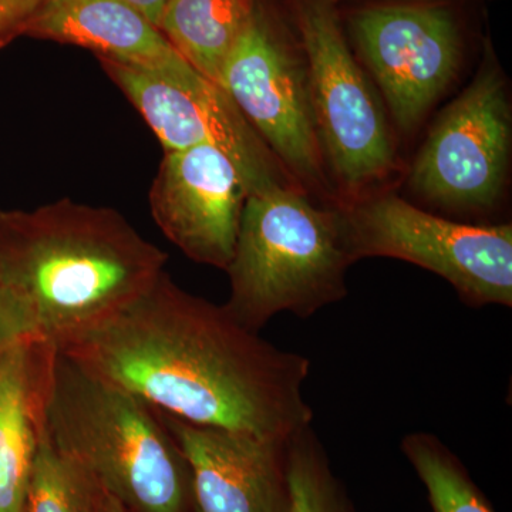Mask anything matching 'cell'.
I'll return each instance as SVG.
<instances>
[{
  "instance_id": "obj_8",
  "label": "cell",
  "mask_w": 512,
  "mask_h": 512,
  "mask_svg": "<svg viewBox=\"0 0 512 512\" xmlns=\"http://www.w3.org/2000/svg\"><path fill=\"white\" fill-rule=\"evenodd\" d=\"M510 153L507 80L488 47L473 82L431 127L410 171V185L447 210H490L503 195Z\"/></svg>"
},
{
  "instance_id": "obj_4",
  "label": "cell",
  "mask_w": 512,
  "mask_h": 512,
  "mask_svg": "<svg viewBox=\"0 0 512 512\" xmlns=\"http://www.w3.org/2000/svg\"><path fill=\"white\" fill-rule=\"evenodd\" d=\"M301 192L278 187L245 201L224 305L254 332L278 313L308 319L348 295L352 262L339 211L315 207Z\"/></svg>"
},
{
  "instance_id": "obj_12",
  "label": "cell",
  "mask_w": 512,
  "mask_h": 512,
  "mask_svg": "<svg viewBox=\"0 0 512 512\" xmlns=\"http://www.w3.org/2000/svg\"><path fill=\"white\" fill-rule=\"evenodd\" d=\"M156 412L190 466L198 512H293L289 440L192 426Z\"/></svg>"
},
{
  "instance_id": "obj_3",
  "label": "cell",
  "mask_w": 512,
  "mask_h": 512,
  "mask_svg": "<svg viewBox=\"0 0 512 512\" xmlns=\"http://www.w3.org/2000/svg\"><path fill=\"white\" fill-rule=\"evenodd\" d=\"M40 431L128 512H198L190 466L153 407L39 342Z\"/></svg>"
},
{
  "instance_id": "obj_16",
  "label": "cell",
  "mask_w": 512,
  "mask_h": 512,
  "mask_svg": "<svg viewBox=\"0 0 512 512\" xmlns=\"http://www.w3.org/2000/svg\"><path fill=\"white\" fill-rule=\"evenodd\" d=\"M404 457L426 488L433 512H497L460 460L431 433L403 437Z\"/></svg>"
},
{
  "instance_id": "obj_13",
  "label": "cell",
  "mask_w": 512,
  "mask_h": 512,
  "mask_svg": "<svg viewBox=\"0 0 512 512\" xmlns=\"http://www.w3.org/2000/svg\"><path fill=\"white\" fill-rule=\"evenodd\" d=\"M26 36L180 82L197 70L127 0H49Z\"/></svg>"
},
{
  "instance_id": "obj_5",
  "label": "cell",
  "mask_w": 512,
  "mask_h": 512,
  "mask_svg": "<svg viewBox=\"0 0 512 512\" xmlns=\"http://www.w3.org/2000/svg\"><path fill=\"white\" fill-rule=\"evenodd\" d=\"M350 262L402 259L446 279L473 308L512 306V227L436 217L397 195L365 198L339 211Z\"/></svg>"
},
{
  "instance_id": "obj_7",
  "label": "cell",
  "mask_w": 512,
  "mask_h": 512,
  "mask_svg": "<svg viewBox=\"0 0 512 512\" xmlns=\"http://www.w3.org/2000/svg\"><path fill=\"white\" fill-rule=\"evenodd\" d=\"M218 84L299 187L328 190L305 60L261 0H255Z\"/></svg>"
},
{
  "instance_id": "obj_17",
  "label": "cell",
  "mask_w": 512,
  "mask_h": 512,
  "mask_svg": "<svg viewBox=\"0 0 512 512\" xmlns=\"http://www.w3.org/2000/svg\"><path fill=\"white\" fill-rule=\"evenodd\" d=\"M101 488L53 448L40 431L20 512H97Z\"/></svg>"
},
{
  "instance_id": "obj_21",
  "label": "cell",
  "mask_w": 512,
  "mask_h": 512,
  "mask_svg": "<svg viewBox=\"0 0 512 512\" xmlns=\"http://www.w3.org/2000/svg\"><path fill=\"white\" fill-rule=\"evenodd\" d=\"M127 2L158 28V22L168 0H127Z\"/></svg>"
},
{
  "instance_id": "obj_20",
  "label": "cell",
  "mask_w": 512,
  "mask_h": 512,
  "mask_svg": "<svg viewBox=\"0 0 512 512\" xmlns=\"http://www.w3.org/2000/svg\"><path fill=\"white\" fill-rule=\"evenodd\" d=\"M49 0H0V49L26 36Z\"/></svg>"
},
{
  "instance_id": "obj_1",
  "label": "cell",
  "mask_w": 512,
  "mask_h": 512,
  "mask_svg": "<svg viewBox=\"0 0 512 512\" xmlns=\"http://www.w3.org/2000/svg\"><path fill=\"white\" fill-rule=\"evenodd\" d=\"M158 412L192 426L291 440L311 427V360L276 348L227 306L167 272L99 329L62 349Z\"/></svg>"
},
{
  "instance_id": "obj_11",
  "label": "cell",
  "mask_w": 512,
  "mask_h": 512,
  "mask_svg": "<svg viewBox=\"0 0 512 512\" xmlns=\"http://www.w3.org/2000/svg\"><path fill=\"white\" fill-rule=\"evenodd\" d=\"M248 190L234 163L212 146L164 153L150 192L151 217L197 264L227 271Z\"/></svg>"
},
{
  "instance_id": "obj_23",
  "label": "cell",
  "mask_w": 512,
  "mask_h": 512,
  "mask_svg": "<svg viewBox=\"0 0 512 512\" xmlns=\"http://www.w3.org/2000/svg\"><path fill=\"white\" fill-rule=\"evenodd\" d=\"M336 2H338V0H336Z\"/></svg>"
},
{
  "instance_id": "obj_15",
  "label": "cell",
  "mask_w": 512,
  "mask_h": 512,
  "mask_svg": "<svg viewBox=\"0 0 512 512\" xmlns=\"http://www.w3.org/2000/svg\"><path fill=\"white\" fill-rule=\"evenodd\" d=\"M254 5L255 0H168L158 30L198 73L218 84Z\"/></svg>"
},
{
  "instance_id": "obj_2",
  "label": "cell",
  "mask_w": 512,
  "mask_h": 512,
  "mask_svg": "<svg viewBox=\"0 0 512 512\" xmlns=\"http://www.w3.org/2000/svg\"><path fill=\"white\" fill-rule=\"evenodd\" d=\"M168 255L109 207L64 198L0 208V278L28 313L37 342L64 349L140 298Z\"/></svg>"
},
{
  "instance_id": "obj_19",
  "label": "cell",
  "mask_w": 512,
  "mask_h": 512,
  "mask_svg": "<svg viewBox=\"0 0 512 512\" xmlns=\"http://www.w3.org/2000/svg\"><path fill=\"white\" fill-rule=\"evenodd\" d=\"M23 340H36L22 303L0 278V355Z\"/></svg>"
},
{
  "instance_id": "obj_22",
  "label": "cell",
  "mask_w": 512,
  "mask_h": 512,
  "mask_svg": "<svg viewBox=\"0 0 512 512\" xmlns=\"http://www.w3.org/2000/svg\"><path fill=\"white\" fill-rule=\"evenodd\" d=\"M97 512H128V510L120 501H117L116 498L111 497L106 491L101 490L99 510H97Z\"/></svg>"
},
{
  "instance_id": "obj_9",
  "label": "cell",
  "mask_w": 512,
  "mask_h": 512,
  "mask_svg": "<svg viewBox=\"0 0 512 512\" xmlns=\"http://www.w3.org/2000/svg\"><path fill=\"white\" fill-rule=\"evenodd\" d=\"M350 33L397 126L414 130L460 70L456 16L440 3H377L350 16Z\"/></svg>"
},
{
  "instance_id": "obj_18",
  "label": "cell",
  "mask_w": 512,
  "mask_h": 512,
  "mask_svg": "<svg viewBox=\"0 0 512 512\" xmlns=\"http://www.w3.org/2000/svg\"><path fill=\"white\" fill-rule=\"evenodd\" d=\"M289 476L293 512H359L312 426L289 440Z\"/></svg>"
},
{
  "instance_id": "obj_6",
  "label": "cell",
  "mask_w": 512,
  "mask_h": 512,
  "mask_svg": "<svg viewBox=\"0 0 512 512\" xmlns=\"http://www.w3.org/2000/svg\"><path fill=\"white\" fill-rule=\"evenodd\" d=\"M323 153L346 195L384 180L396 153L382 104L350 52L336 0H291Z\"/></svg>"
},
{
  "instance_id": "obj_10",
  "label": "cell",
  "mask_w": 512,
  "mask_h": 512,
  "mask_svg": "<svg viewBox=\"0 0 512 512\" xmlns=\"http://www.w3.org/2000/svg\"><path fill=\"white\" fill-rule=\"evenodd\" d=\"M99 62L147 121L164 153L217 147L237 167L248 195L299 187L220 84L198 72L173 82L111 60Z\"/></svg>"
},
{
  "instance_id": "obj_14",
  "label": "cell",
  "mask_w": 512,
  "mask_h": 512,
  "mask_svg": "<svg viewBox=\"0 0 512 512\" xmlns=\"http://www.w3.org/2000/svg\"><path fill=\"white\" fill-rule=\"evenodd\" d=\"M39 342L0 355V512H20L40 439Z\"/></svg>"
}]
</instances>
